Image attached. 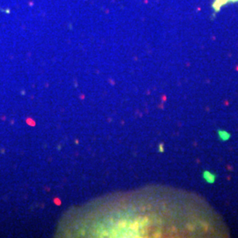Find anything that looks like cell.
<instances>
[{
	"mask_svg": "<svg viewBox=\"0 0 238 238\" xmlns=\"http://www.w3.org/2000/svg\"><path fill=\"white\" fill-rule=\"evenodd\" d=\"M218 135L220 138V139L223 140V141H227V139H230V136H231L228 132H227L225 131H219L218 132Z\"/></svg>",
	"mask_w": 238,
	"mask_h": 238,
	"instance_id": "7a4b0ae2",
	"label": "cell"
},
{
	"mask_svg": "<svg viewBox=\"0 0 238 238\" xmlns=\"http://www.w3.org/2000/svg\"><path fill=\"white\" fill-rule=\"evenodd\" d=\"M203 177L208 184H213L215 182V178H216L213 173H211L207 170L203 172Z\"/></svg>",
	"mask_w": 238,
	"mask_h": 238,
	"instance_id": "6da1fadb",
	"label": "cell"
}]
</instances>
